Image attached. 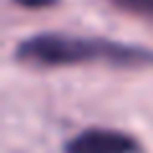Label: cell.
Returning <instances> with one entry per match:
<instances>
[{
    "label": "cell",
    "instance_id": "obj_4",
    "mask_svg": "<svg viewBox=\"0 0 153 153\" xmlns=\"http://www.w3.org/2000/svg\"><path fill=\"white\" fill-rule=\"evenodd\" d=\"M16 5H21V8H28V10H41V8H54V5H59L61 0H13Z\"/></svg>",
    "mask_w": 153,
    "mask_h": 153
},
{
    "label": "cell",
    "instance_id": "obj_2",
    "mask_svg": "<svg viewBox=\"0 0 153 153\" xmlns=\"http://www.w3.org/2000/svg\"><path fill=\"white\" fill-rule=\"evenodd\" d=\"M64 153H143V143L117 128H84L64 143Z\"/></svg>",
    "mask_w": 153,
    "mask_h": 153
},
{
    "label": "cell",
    "instance_id": "obj_1",
    "mask_svg": "<svg viewBox=\"0 0 153 153\" xmlns=\"http://www.w3.org/2000/svg\"><path fill=\"white\" fill-rule=\"evenodd\" d=\"M13 59L21 64L44 66V69L82 64L143 69V66H153V49L138 44H123L105 36H74V33L44 31L18 41Z\"/></svg>",
    "mask_w": 153,
    "mask_h": 153
},
{
    "label": "cell",
    "instance_id": "obj_3",
    "mask_svg": "<svg viewBox=\"0 0 153 153\" xmlns=\"http://www.w3.org/2000/svg\"><path fill=\"white\" fill-rule=\"evenodd\" d=\"M110 5L140 18H153V0H107Z\"/></svg>",
    "mask_w": 153,
    "mask_h": 153
}]
</instances>
